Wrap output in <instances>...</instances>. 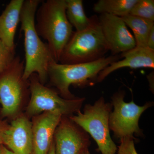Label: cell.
<instances>
[{"label":"cell","mask_w":154,"mask_h":154,"mask_svg":"<svg viewBox=\"0 0 154 154\" xmlns=\"http://www.w3.org/2000/svg\"><path fill=\"white\" fill-rule=\"evenodd\" d=\"M125 92L119 91L111 97V105L113 110L109 117V128L114 136L121 139L126 137H134L143 135L139 126L141 115L147 109L152 106V102L146 103L143 106H139L133 100L129 103L125 102Z\"/></svg>","instance_id":"cell-8"},{"label":"cell","mask_w":154,"mask_h":154,"mask_svg":"<svg viewBox=\"0 0 154 154\" xmlns=\"http://www.w3.org/2000/svg\"><path fill=\"white\" fill-rule=\"evenodd\" d=\"M148 79L149 81H151V85L150 86L151 88H152V91L153 89H154V87L152 86V79H154V71L152 72V73H151L149 75L147 76ZM154 90V89H153Z\"/></svg>","instance_id":"cell-24"},{"label":"cell","mask_w":154,"mask_h":154,"mask_svg":"<svg viewBox=\"0 0 154 154\" xmlns=\"http://www.w3.org/2000/svg\"><path fill=\"white\" fill-rule=\"evenodd\" d=\"M48 154H55V147H54V142H53L52 145L50 149Z\"/></svg>","instance_id":"cell-25"},{"label":"cell","mask_w":154,"mask_h":154,"mask_svg":"<svg viewBox=\"0 0 154 154\" xmlns=\"http://www.w3.org/2000/svg\"><path fill=\"white\" fill-rule=\"evenodd\" d=\"M0 154H15L12 152L10 150L6 147L5 146L3 145L1 148L0 151Z\"/></svg>","instance_id":"cell-23"},{"label":"cell","mask_w":154,"mask_h":154,"mask_svg":"<svg viewBox=\"0 0 154 154\" xmlns=\"http://www.w3.org/2000/svg\"><path fill=\"white\" fill-rule=\"evenodd\" d=\"M81 154H91V153H90V152H89V149H87L83 152Z\"/></svg>","instance_id":"cell-26"},{"label":"cell","mask_w":154,"mask_h":154,"mask_svg":"<svg viewBox=\"0 0 154 154\" xmlns=\"http://www.w3.org/2000/svg\"><path fill=\"white\" fill-rule=\"evenodd\" d=\"M113 106L105 102L103 97L94 105H86L83 112L69 116L72 121L91 135L97 143L98 150L102 154H116L117 146L110 133L109 117Z\"/></svg>","instance_id":"cell-6"},{"label":"cell","mask_w":154,"mask_h":154,"mask_svg":"<svg viewBox=\"0 0 154 154\" xmlns=\"http://www.w3.org/2000/svg\"><path fill=\"white\" fill-rule=\"evenodd\" d=\"M134 137H126L120 139V145L116 154H139L135 147Z\"/></svg>","instance_id":"cell-20"},{"label":"cell","mask_w":154,"mask_h":154,"mask_svg":"<svg viewBox=\"0 0 154 154\" xmlns=\"http://www.w3.org/2000/svg\"><path fill=\"white\" fill-rule=\"evenodd\" d=\"M42 1L24 0L21 15V30L24 34L25 68L23 78L28 80L33 73L42 84L47 82L50 64L55 61L48 45L41 40L35 27L36 11ZM57 63V62H56Z\"/></svg>","instance_id":"cell-1"},{"label":"cell","mask_w":154,"mask_h":154,"mask_svg":"<svg viewBox=\"0 0 154 154\" xmlns=\"http://www.w3.org/2000/svg\"><path fill=\"white\" fill-rule=\"evenodd\" d=\"M15 50L10 49L0 39V75L16 57Z\"/></svg>","instance_id":"cell-19"},{"label":"cell","mask_w":154,"mask_h":154,"mask_svg":"<svg viewBox=\"0 0 154 154\" xmlns=\"http://www.w3.org/2000/svg\"><path fill=\"white\" fill-rule=\"evenodd\" d=\"M99 21L103 36L112 55L127 52L136 47L134 37L121 17L102 14Z\"/></svg>","instance_id":"cell-10"},{"label":"cell","mask_w":154,"mask_h":154,"mask_svg":"<svg viewBox=\"0 0 154 154\" xmlns=\"http://www.w3.org/2000/svg\"><path fill=\"white\" fill-rule=\"evenodd\" d=\"M109 51L99 19L85 30L73 33L63 51L59 63L74 64L95 61L105 57Z\"/></svg>","instance_id":"cell-5"},{"label":"cell","mask_w":154,"mask_h":154,"mask_svg":"<svg viewBox=\"0 0 154 154\" xmlns=\"http://www.w3.org/2000/svg\"><path fill=\"white\" fill-rule=\"evenodd\" d=\"M121 18L133 32L136 47H147L148 38L154 26V22L129 14Z\"/></svg>","instance_id":"cell-15"},{"label":"cell","mask_w":154,"mask_h":154,"mask_svg":"<svg viewBox=\"0 0 154 154\" xmlns=\"http://www.w3.org/2000/svg\"><path fill=\"white\" fill-rule=\"evenodd\" d=\"M28 80L30 98L24 113L28 118L47 112L70 116L80 111L85 98L64 99L57 91L42 84L36 73L31 75Z\"/></svg>","instance_id":"cell-7"},{"label":"cell","mask_w":154,"mask_h":154,"mask_svg":"<svg viewBox=\"0 0 154 154\" xmlns=\"http://www.w3.org/2000/svg\"><path fill=\"white\" fill-rule=\"evenodd\" d=\"M122 60H117L110 64L99 72L96 82H101L113 72L123 68H154V50L148 48H134L121 54Z\"/></svg>","instance_id":"cell-13"},{"label":"cell","mask_w":154,"mask_h":154,"mask_svg":"<svg viewBox=\"0 0 154 154\" xmlns=\"http://www.w3.org/2000/svg\"><path fill=\"white\" fill-rule=\"evenodd\" d=\"M147 47L154 50V26L152 28L149 34L147 42Z\"/></svg>","instance_id":"cell-22"},{"label":"cell","mask_w":154,"mask_h":154,"mask_svg":"<svg viewBox=\"0 0 154 154\" xmlns=\"http://www.w3.org/2000/svg\"><path fill=\"white\" fill-rule=\"evenodd\" d=\"M25 61L19 56L0 75L2 118L13 120L25 110L30 98L29 80L23 78Z\"/></svg>","instance_id":"cell-4"},{"label":"cell","mask_w":154,"mask_h":154,"mask_svg":"<svg viewBox=\"0 0 154 154\" xmlns=\"http://www.w3.org/2000/svg\"><path fill=\"white\" fill-rule=\"evenodd\" d=\"M66 9V0L42 1L35 15L36 32L47 41L57 63L74 33L67 17Z\"/></svg>","instance_id":"cell-2"},{"label":"cell","mask_w":154,"mask_h":154,"mask_svg":"<svg viewBox=\"0 0 154 154\" xmlns=\"http://www.w3.org/2000/svg\"><path fill=\"white\" fill-rule=\"evenodd\" d=\"M24 1L12 0L0 15V39L10 49L15 50L14 39Z\"/></svg>","instance_id":"cell-14"},{"label":"cell","mask_w":154,"mask_h":154,"mask_svg":"<svg viewBox=\"0 0 154 154\" xmlns=\"http://www.w3.org/2000/svg\"><path fill=\"white\" fill-rule=\"evenodd\" d=\"M121 55H111L87 63L63 64L56 62L50 64L48 78L51 85L55 87L57 93L64 99L76 98L71 93V85L85 87L96 82L98 75L110 64L119 60Z\"/></svg>","instance_id":"cell-3"},{"label":"cell","mask_w":154,"mask_h":154,"mask_svg":"<svg viewBox=\"0 0 154 154\" xmlns=\"http://www.w3.org/2000/svg\"><path fill=\"white\" fill-rule=\"evenodd\" d=\"M129 14L154 22V0H137Z\"/></svg>","instance_id":"cell-18"},{"label":"cell","mask_w":154,"mask_h":154,"mask_svg":"<svg viewBox=\"0 0 154 154\" xmlns=\"http://www.w3.org/2000/svg\"><path fill=\"white\" fill-rule=\"evenodd\" d=\"M7 120L0 119V151L3 145V136L5 131L7 130L9 126Z\"/></svg>","instance_id":"cell-21"},{"label":"cell","mask_w":154,"mask_h":154,"mask_svg":"<svg viewBox=\"0 0 154 154\" xmlns=\"http://www.w3.org/2000/svg\"><path fill=\"white\" fill-rule=\"evenodd\" d=\"M62 116L44 112L32 118V149L31 154H48L57 127Z\"/></svg>","instance_id":"cell-12"},{"label":"cell","mask_w":154,"mask_h":154,"mask_svg":"<svg viewBox=\"0 0 154 154\" xmlns=\"http://www.w3.org/2000/svg\"><path fill=\"white\" fill-rule=\"evenodd\" d=\"M137 0H99L94 5V11L122 17L129 14Z\"/></svg>","instance_id":"cell-17"},{"label":"cell","mask_w":154,"mask_h":154,"mask_svg":"<svg viewBox=\"0 0 154 154\" xmlns=\"http://www.w3.org/2000/svg\"><path fill=\"white\" fill-rule=\"evenodd\" d=\"M66 14L69 22L76 31L85 30L93 24L96 16L91 18L86 16L82 0H66Z\"/></svg>","instance_id":"cell-16"},{"label":"cell","mask_w":154,"mask_h":154,"mask_svg":"<svg viewBox=\"0 0 154 154\" xmlns=\"http://www.w3.org/2000/svg\"><path fill=\"white\" fill-rule=\"evenodd\" d=\"M53 141L55 154H81L91 144L88 133L67 116L62 117Z\"/></svg>","instance_id":"cell-9"},{"label":"cell","mask_w":154,"mask_h":154,"mask_svg":"<svg viewBox=\"0 0 154 154\" xmlns=\"http://www.w3.org/2000/svg\"><path fill=\"white\" fill-rule=\"evenodd\" d=\"M32 122L22 113L11 120L3 136V145L15 154H31Z\"/></svg>","instance_id":"cell-11"}]
</instances>
